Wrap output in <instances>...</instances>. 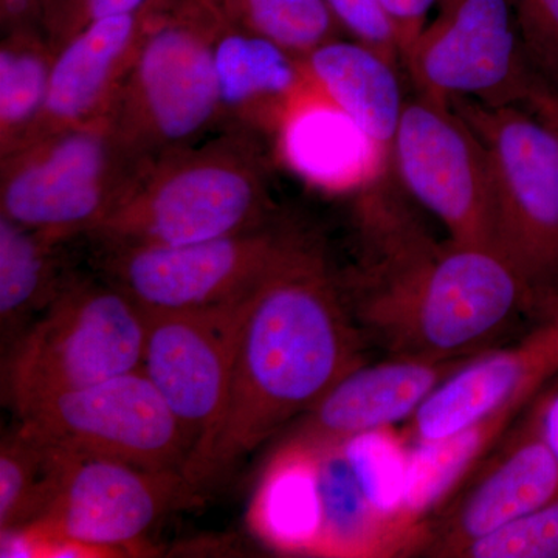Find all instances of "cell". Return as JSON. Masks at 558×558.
Wrapping results in <instances>:
<instances>
[{
    "label": "cell",
    "mask_w": 558,
    "mask_h": 558,
    "mask_svg": "<svg viewBox=\"0 0 558 558\" xmlns=\"http://www.w3.org/2000/svg\"><path fill=\"white\" fill-rule=\"evenodd\" d=\"M513 416L501 411L451 438L418 444L407 465L402 505L407 519L418 524L422 515L438 506Z\"/></svg>",
    "instance_id": "obj_25"
},
{
    "label": "cell",
    "mask_w": 558,
    "mask_h": 558,
    "mask_svg": "<svg viewBox=\"0 0 558 558\" xmlns=\"http://www.w3.org/2000/svg\"><path fill=\"white\" fill-rule=\"evenodd\" d=\"M539 421L543 433L556 453L558 454V388L548 396L538 400Z\"/></svg>",
    "instance_id": "obj_34"
},
{
    "label": "cell",
    "mask_w": 558,
    "mask_h": 558,
    "mask_svg": "<svg viewBox=\"0 0 558 558\" xmlns=\"http://www.w3.org/2000/svg\"><path fill=\"white\" fill-rule=\"evenodd\" d=\"M303 442L314 454L317 478L319 527L314 556H381L405 548L407 543H425V532H418L416 524L377 505L343 442Z\"/></svg>",
    "instance_id": "obj_19"
},
{
    "label": "cell",
    "mask_w": 558,
    "mask_h": 558,
    "mask_svg": "<svg viewBox=\"0 0 558 558\" xmlns=\"http://www.w3.org/2000/svg\"><path fill=\"white\" fill-rule=\"evenodd\" d=\"M215 70L222 130L241 128L260 138L281 137L315 92L299 57L229 16L216 38Z\"/></svg>",
    "instance_id": "obj_18"
},
{
    "label": "cell",
    "mask_w": 558,
    "mask_h": 558,
    "mask_svg": "<svg viewBox=\"0 0 558 558\" xmlns=\"http://www.w3.org/2000/svg\"><path fill=\"white\" fill-rule=\"evenodd\" d=\"M312 86L343 113L385 167H391V149L405 108L398 65L355 39H333L303 58Z\"/></svg>",
    "instance_id": "obj_20"
},
{
    "label": "cell",
    "mask_w": 558,
    "mask_h": 558,
    "mask_svg": "<svg viewBox=\"0 0 558 558\" xmlns=\"http://www.w3.org/2000/svg\"><path fill=\"white\" fill-rule=\"evenodd\" d=\"M199 492L182 472H154L65 451L53 502L27 527L36 529L46 545L69 539L119 557L142 550L150 529L172 510L199 501Z\"/></svg>",
    "instance_id": "obj_12"
},
{
    "label": "cell",
    "mask_w": 558,
    "mask_h": 558,
    "mask_svg": "<svg viewBox=\"0 0 558 558\" xmlns=\"http://www.w3.org/2000/svg\"><path fill=\"white\" fill-rule=\"evenodd\" d=\"M457 558H558V498L454 553Z\"/></svg>",
    "instance_id": "obj_27"
},
{
    "label": "cell",
    "mask_w": 558,
    "mask_h": 558,
    "mask_svg": "<svg viewBox=\"0 0 558 558\" xmlns=\"http://www.w3.org/2000/svg\"><path fill=\"white\" fill-rule=\"evenodd\" d=\"M248 526L279 553L312 554L319 527L314 454L303 440L290 438L264 470L252 502Z\"/></svg>",
    "instance_id": "obj_22"
},
{
    "label": "cell",
    "mask_w": 558,
    "mask_h": 558,
    "mask_svg": "<svg viewBox=\"0 0 558 558\" xmlns=\"http://www.w3.org/2000/svg\"><path fill=\"white\" fill-rule=\"evenodd\" d=\"M0 215V332L3 355L83 274L76 245Z\"/></svg>",
    "instance_id": "obj_21"
},
{
    "label": "cell",
    "mask_w": 558,
    "mask_h": 558,
    "mask_svg": "<svg viewBox=\"0 0 558 558\" xmlns=\"http://www.w3.org/2000/svg\"><path fill=\"white\" fill-rule=\"evenodd\" d=\"M65 451L17 425L0 446V531L38 523L57 495Z\"/></svg>",
    "instance_id": "obj_24"
},
{
    "label": "cell",
    "mask_w": 558,
    "mask_h": 558,
    "mask_svg": "<svg viewBox=\"0 0 558 558\" xmlns=\"http://www.w3.org/2000/svg\"><path fill=\"white\" fill-rule=\"evenodd\" d=\"M168 0H46L40 11V28L54 49H60L92 22L119 14L135 13Z\"/></svg>",
    "instance_id": "obj_29"
},
{
    "label": "cell",
    "mask_w": 558,
    "mask_h": 558,
    "mask_svg": "<svg viewBox=\"0 0 558 558\" xmlns=\"http://www.w3.org/2000/svg\"><path fill=\"white\" fill-rule=\"evenodd\" d=\"M473 359L391 357L377 365H360L304 414L292 438L343 442L389 428L413 417L444 380Z\"/></svg>",
    "instance_id": "obj_17"
},
{
    "label": "cell",
    "mask_w": 558,
    "mask_h": 558,
    "mask_svg": "<svg viewBox=\"0 0 558 558\" xmlns=\"http://www.w3.org/2000/svg\"><path fill=\"white\" fill-rule=\"evenodd\" d=\"M57 49L40 25L2 33L0 43V159L27 145L47 98Z\"/></svg>",
    "instance_id": "obj_23"
},
{
    "label": "cell",
    "mask_w": 558,
    "mask_h": 558,
    "mask_svg": "<svg viewBox=\"0 0 558 558\" xmlns=\"http://www.w3.org/2000/svg\"><path fill=\"white\" fill-rule=\"evenodd\" d=\"M148 315L94 274L72 286L3 357L7 398L17 416L44 400L142 369Z\"/></svg>",
    "instance_id": "obj_5"
},
{
    "label": "cell",
    "mask_w": 558,
    "mask_h": 558,
    "mask_svg": "<svg viewBox=\"0 0 558 558\" xmlns=\"http://www.w3.org/2000/svg\"><path fill=\"white\" fill-rule=\"evenodd\" d=\"M258 288L208 306L146 314L142 369L178 418L191 453L218 417Z\"/></svg>",
    "instance_id": "obj_13"
},
{
    "label": "cell",
    "mask_w": 558,
    "mask_h": 558,
    "mask_svg": "<svg viewBox=\"0 0 558 558\" xmlns=\"http://www.w3.org/2000/svg\"><path fill=\"white\" fill-rule=\"evenodd\" d=\"M391 168L407 193L444 223L450 241L497 250L486 149L451 106L407 98Z\"/></svg>",
    "instance_id": "obj_11"
},
{
    "label": "cell",
    "mask_w": 558,
    "mask_h": 558,
    "mask_svg": "<svg viewBox=\"0 0 558 558\" xmlns=\"http://www.w3.org/2000/svg\"><path fill=\"white\" fill-rule=\"evenodd\" d=\"M558 498V454L550 447L537 407L505 450L458 505L427 532L429 556L458 549Z\"/></svg>",
    "instance_id": "obj_16"
},
{
    "label": "cell",
    "mask_w": 558,
    "mask_h": 558,
    "mask_svg": "<svg viewBox=\"0 0 558 558\" xmlns=\"http://www.w3.org/2000/svg\"><path fill=\"white\" fill-rule=\"evenodd\" d=\"M402 65L416 95L446 106L470 100L527 108L545 83L508 0H440L435 20L402 51Z\"/></svg>",
    "instance_id": "obj_9"
},
{
    "label": "cell",
    "mask_w": 558,
    "mask_h": 558,
    "mask_svg": "<svg viewBox=\"0 0 558 558\" xmlns=\"http://www.w3.org/2000/svg\"><path fill=\"white\" fill-rule=\"evenodd\" d=\"M46 0H0V27L3 32L13 28L40 25V11Z\"/></svg>",
    "instance_id": "obj_32"
},
{
    "label": "cell",
    "mask_w": 558,
    "mask_h": 558,
    "mask_svg": "<svg viewBox=\"0 0 558 558\" xmlns=\"http://www.w3.org/2000/svg\"><path fill=\"white\" fill-rule=\"evenodd\" d=\"M148 167L101 119L33 140L0 159V215L62 238H87Z\"/></svg>",
    "instance_id": "obj_7"
},
{
    "label": "cell",
    "mask_w": 558,
    "mask_h": 558,
    "mask_svg": "<svg viewBox=\"0 0 558 558\" xmlns=\"http://www.w3.org/2000/svg\"><path fill=\"white\" fill-rule=\"evenodd\" d=\"M220 3L234 24L274 40L300 60L323 44L344 36L325 0H220Z\"/></svg>",
    "instance_id": "obj_26"
},
{
    "label": "cell",
    "mask_w": 558,
    "mask_h": 558,
    "mask_svg": "<svg viewBox=\"0 0 558 558\" xmlns=\"http://www.w3.org/2000/svg\"><path fill=\"white\" fill-rule=\"evenodd\" d=\"M387 11L396 36H398L400 53L416 38L422 28L428 24V14L438 9L440 0H380Z\"/></svg>",
    "instance_id": "obj_31"
},
{
    "label": "cell",
    "mask_w": 558,
    "mask_h": 558,
    "mask_svg": "<svg viewBox=\"0 0 558 558\" xmlns=\"http://www.w3.org/2000/svg\"><path fill=\"white\" fill-rule=\"evenodd\" d=\"M44 442L81 457L154 472H182L191 454L182 427L143 369L54 396L20 414Z\"/></svg>",
    "instance_id": "obj_10"
},
{
    "label": "cell",
    "mask_w": 558,
    "mask_h": 558,
    "mask_svg": "<svg viewBox=\"0 0 558 558\" xmlns=\"http://www.w3.org/2000/svg\"><path fill=\"white\" fill-rule=\"evenodd\" d=\"M527 109L545 121L558 135V92L543 83L529 101Z\"/></svg>",
    "instance_id": "obj_33"
},
{
    "label": "cell",
    "mask_w": 558,
    "mask_h": 558,
    "mask_svg": "<svg viewBox=\"0 0 558 558\" xmlns=\"http://www.w3.org/2000/svg\"><path fill=\"white\" fill-rule=\"evenodd\" d=\"M450 106L486 149L497 250L546 303L558 293V135L521 106Z\"/></svg>",
    "instance_id": "obj_6"
},
{
    "label": "cell",
    "mask_w": 558,
    "mask_h": 558,
    "mask_svg": "<svg viewBox=\"0 0 558 558\" xmlns=\"http://www.w3.org/2000/svg\"><path fill=\"white\" fill-rule=\"evenodd\" d=\"M535 72L558 92V0H508Z\"/></svg>",
    "instance_id": "obj_28"
},
{
    "label": "cell",
    "mask_w": 558,
    "mask_h": 558,
    "mask_svg": "<svg viewBox=\"0 0 558 558\" xmlns=\"http://www.w3.org/2000/svg\"><path fill=\"white\" fill-rule=\"evenodd\" d=\"M178 2L92 22L65 40L57 51L49 98L31 142L105 119L146 39Z\"/></svg>",
    "instance_id": "obj_15"
},
{
    "label": "cell",
    "mask_w": 558,
    "mask_h": 558,
    "mask_svg": "<svg viewBox=\"0 0 558 558\" xmlns=\"http://www.w3.org/2000/svg\"><path fill=\"white\" fill-rule=\"evenodd\" d=\"M546 318L515 347L487 351L444 380L411 417V433L435 442L501 411L519 414L558 376V293Z\"/></svg>",
    "instance_id": "obj_14"
},
{
    "label": "cell",
    "mask_w": 558,
    "mask_h": 558,
    "mask_svg": "<svg viewBox=\"0 0 558 558\" xmlns=\"http://www.w3.org/2000/svg\"><path fill=\"white\" fill-rule=\"evenodd\" d=\"M310 240L303 231L277 220L196 244H90V266L145 314H159L244 295Z\"/></svg>",
    "instance_id": "obj_8"
},
{
    "label": "cell",
    "mask_w": 558,
    "mask_h": 558,
    "mask_svg": "<svg viewBox=\"0 0 558 558\" xmlns=\"http://www.w3.org/2000/svg\"><path fill=\"white\" fill-rule=\"evenodd\" d=\"M380 202L360 205L366 255L340 284L359 329L392 357H478L521 312L542 310L498 250L436 244Z\"/></svg>",
    "instance_id": "obj_2"
},
{
    "label": "cell",
    "mask_w": 558,
    "mask_h": 558,
    "mask_svg": "<svg viewBox=\"0 0 558 558\" xmlns=\"http://www.w3.org/2000/svg\"><path fill=\"white\" fill-rule=\"evenodd\" d=\"M226 20L220 0H179L117 92L105 119L145 167L222 130L215 43Z\"/></svg>",
    "instance_id": "obj_4"
},
{
    "label": "cell",
    "mask_w": 558,
    "mask_h": 558,
    "mask_svg": "<svg viewBox=\"0 0 558 558\" xmlns=\"http://www.w3.org/2000/svg\"><path fill=\"white\" fill-rule=\"evenodd\" d=\"M360 365L362 333L340 279L306 241L256 289L222 407L183 475L205 490Z\"/></svg>",
    "instance_id": "obj_1"
},
{
    "label": "cell",
    "mask_w": 558,
    "mask_h": 558,
    "mask_svg": "<svg viewBox=\"0 0 558 558\" xmlns=\"http://www.w3.org/2000/svg\"><path fill=\"white\" fill-rule=\"evenodd\" d=\"M259 135L223 128L150 165L87 241L94 245H185L279 220Z\"/></svg>",
    "instance_id": "obj_3"
},
{
    "label": "cell",
    "mask_w": 558,
    "mask_h": 558,
    "mask_svg": "<svg viewBox=\"0 0 558 558\" xmlns=\"http://www.w3.org/2000/svg\"><path fill=\"white\" fill-rule=\"evenodd\" d=\"M351 39L380 51L388 60L402 64L398 36L380 0H325Z\"/></svg>",
    "instance_id": "obj_30"
}]
</instances>
